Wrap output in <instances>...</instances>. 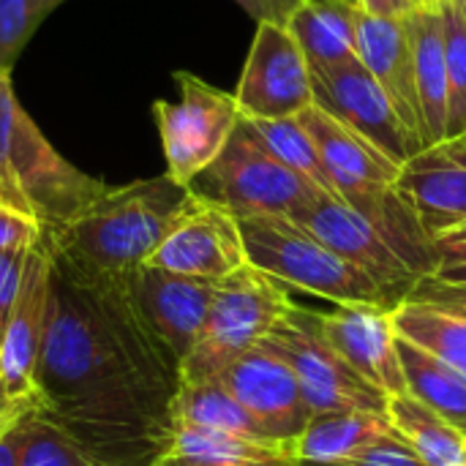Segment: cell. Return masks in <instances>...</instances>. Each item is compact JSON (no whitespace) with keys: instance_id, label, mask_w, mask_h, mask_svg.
Wrapping results in <instances>:
<instances>
[{"instance_id":"1","label":"cell","mask_w":466,"mask_h":466,"mask_svg":"<svg viewBox=\"0 0 466 466\" xmlns=\"http://www.w3.org/2000/svg\"><path fill=\"white\" fill-rule=\"evenodd\" d=\"M177 388L180 363L142 328L120 279L82 276L52 257L35 410L98 466H153L175 434Z\"/></svg>"},{"instance_id":"2","label":"cell","mask_w":466,"mask_h":466,"mask_svg":"<svg viewBox=\"0 0 466 466\" xmlns=\"http://www.w3.org/2000/svg\"><path fill=\"white\" fill-rule=\"evenodd\" d=\"M188 199L191 188L167 172L128 186H106L68 224L46 232L49 251L82 276L126 279L150 262Z\"/></svg>"},{"instance_id":"3","label":"cell","mask_w":466,"mask_h":466,"mask_svg":"<svg viewBox=\"0 0 466 466\" xmlns=\"http://www.w3.org/2000/svg\"><path fill=\"white\" fill-rule=\"evenodd\" d=\"M106 191V183L66 161L19 106L11 74H0V205L55 232Z\"/></svg>"},{"instance_id":"4","label":"cell","mask_w":466,"mask_h":466,"mask_svg":"<svg viewBox=\"0 0 466 466\" xmlns=\"http://www.w3.org/2000/svg\"><path fill=\"white\" fill-rule=\"evenodd\" d=\"M248 265L279 279L289 289H300L336 306H385L399 303L360 268L328 248L317 235L287 216L240 218Z\"/></svg>"},{"instance_id":"5","label":"cell","mask_w":466,"mask_h":466,"mask_svg":"<svg viewBox=\"0 0 466 466\" xmlns=\"http://www.w3.org/2000/svg\"><path fill=\"white\" fill-rule=\"evenodd\" d=\"M292 306L289 287L254 265L216 281L208 319L180 363V382L218 380L238 358L262 344Z\"/></svg>"},{"instance_id":"6","label":"cell","mask_w":466,"mask_h":466,"mask_svg":"<svg viewBox=\"0 0 466 466\" xmlns=\"http://www.w3.org/2000/svg\"><path fill=\"white\" fill-rule=\"evenodd\" d=\"M188 188L199 199L229 210L238 221L259 216L289 218L322 191L273 156L246 117H240L218 158Z\"/></svg>"},{"instance_id":"7","label":"cell","mask_w":466,"mask_h":466,"mask_svg":"<svg viewBox=\"0 0 466 466\" xmlns=\"http://www.w3.org/2000/svg\"><path fill=\"white\" fill-rule=\"evenodd\" d=\"M265 341L292 366L311 412H388V396L352 371L325 339L319 311L292 306Z\"/></svg>"},{"instance_id":"8","label":"cell","mask_w":466,"mask_h":466,"mask_svg":"<svg viewBox=\"0 0 466 466\" xmlns=\"http://www.w3.org/2000/svg\"><path fill=\"white\" fill-rule=\"evenodd\" d=\"M175 82L180 98H158L153 115L161 134L167 175L180 186H191L194 177L218 158L243 115L235 93H224L188 71H175Z\"/></svg>"},{"instance_id":"9","label":"cell","mask_w":466,"mask_h":466,"mask_svg":"<svg viewBox=\"0 0 466 466\" xmlns=\"http://www.w3.org/2000/svg\"><path fill=\"white\" fill-rule=\"evenodd\" d=\"M235 101L248 120L298 117L314 106L311 71L287 25H257Z\"/></svg>"},{"instance_id":"10","label":"cell","mask_w":466,"mask_h":466,"mask_svg":"<svg viewBox=\"0 0 466 466\" xmlns=\"http://www.w3.org/2000/svg\"><path fill=\"white\" fill-rule=\"evenodd\" d=\"M311 87L319 109L352 128L393 164L401 167L423 150L420 139L404 126L393 101L360 60L328 74H311Z\"/></svg>"},{"instance_id":"11","label":"cell","mask_w":466,"mask_h":466,"mask_svg":"<svg viewBox=\"0 0 466 466\" xmlns=\"http://www.w3.org/2000/svg\"><path fill=\"white\" fill-rule=\"evenodd\" d=\"M120 287L142 328L177 363H183L208 319L216 281L142 265L139 270L120 279Z\"/></svg>"},{"instance_id":"12","label":"cell","mask_w":466,"mask_h":466,"mask_svg":"<svg viewBox=\"0 0 466 466\" xmlns=\"http://www.w3.org/2000/svg\"><path fill=\"white\" fill-rule=\"evenodd\" d=\"M147 265L177 276L221 281L248 265L240 221L229 210L199 199L191 191L186 210L177 216Z\"/></svg>"},{"instance_id":"13","label":"cell","mask_w":466,"mask_h":466,"mask_svg":"<svg viewBox=\"0 0 466 466\" xmlns=\"http://www.w3.org/2000/svg\"><path fill=\"white\" fill-rule=\"evenodd\" d=\"M289 218L317 235L339 257L369 273L396 303H404L418 287L420 276H415L410 265L388 246V240L339 197L319 191Z\"/></svg>"},{"instance_id":"14","label":"cell","mask_w":466,"mask_h":466,"mask_svg":"<svg viewBox=\"0 0 466 466\" xmlns=\"http://www.w3.org/2000/svg\"><path fill=\"white\" fill-rule=\"evenodd\" d=\"M218 380L273 442L295 448L314 412L292 366L268 341L238 358Z\"/></svg>"},{"instance_id":"15","label":"cell","mask_w":466,"mask_h":466,"mask_svg":"<svg viewBox=\"0 0 466 466\" xmlns=\"http://www.w3.org/2000/svg\"><path fill=\"white\" fill-rule=\"evenodd\" d=\"M396 191L431 240L466 227V134L434 142L401 164Z\"/></svg>"},{"instance_id":"16","label":"cell","mask_w":466,"mask_h":466,"mask_svg":"<svg viewBox=\"0 0 466 466\" xmlns=\"http://www.w3.org/2000/svg\"><path fill=\"white\" fill-rule=\"evenodd\" d=\"M49 298H52V251L38 243L25 268V279L3 328V385L8 396L19 404L35 410V371L49 325Z\"/></svg>"},{"instance_id":"17","label":"cell","mask_w":466,"mask_h":466,"mask_svg":"<svg viewBox=\"0 0 466 466\" xmlns=\"http://www.w3.org/2000/svg\"><path fill=\"white\" fill-rule=\"evenodd\" d=\"M390 314L385 306H336L319 314V328L336 352L388 399L407 393Z\"/></svg>"},{"instance_id":"18","label":"cell","mask_w":466,"mask_h":466,"mask_svg":"<svg viewBox=\"0 0 466 466\" xmlns=\"http://www.w3.org/2000/svg\"><path fill=\"white\" fill-rule=\"evenodd\" d=\"M358 57L382 85L404 126L426 147L407 16H374L358 5Z\"/></svg>"},{"instance_id":"19","label":"cell","mask_w":466,"mask_h":466,"mask_svg":"<svg viewBox=\"0 0 466 466\" xmlns=\"http://www.w3.org/2000/svg\"><path fill=\"white\" fill-rule=\"evenodd\" d=\"M309 71L328 74L358 63V3L319 0L303 3L287 22Z\"/></svg>"},{"instance_id":"20","label":"cell","mask_w":466,"mask_h":466,"mask_svg":"<svg viewBox=\"0 0 466 466\" xmlns=\"http://www.w3.org/2000/svg\"><path fill=\"white\" fill-rule=\"evenodd\" d=\"M415 57V87L423 120L426 147L445 139L448 126V66H445V22L440 8H412L407 14Z\"/></svg>"},{"instance_id":"21","label":"cell","mask_w":466,"mask_h":466,"mask_svg":"<svg viewBox=\"0 0 466 466\" xmlns=\"http://www.w3.org/2000/svg\"><path fill=\"white\" fill-rule=\"evenodd\" d=\"M153 466H300L292 445L243 440L177 423L169 448Z\"/></svg>"},{"instance_id":"22","label":"cell","mask_w":466,"mask_h":466,"mask_svg":"<svg viewBox=\"0 0 466 466\" xmlns=\"http://www.w3.org/2000/svg\"><path fill=\"white\" fill-rule=\"evenodd\" d=\"M388 412H314L306 431L295 442L300 461H339L360 453L371 442L393 434Z\"/></svg>"},{"instance_id":"23","label":"cell","mask_w":466,"mask_h":466,"mask_svg":"<svg viewBox=\"0 0 466 466\" xmlns=\"http://www.w3.org/2000/svg\"><path fill=\"white\" fill-rule=\"evenodd\" d=\"M396 336L440 358L466 377V311L407 298L393 309Z\"/></svg>"},{"instance_id":"24","label":"cell","mask_w":466,"mask_h":466,"mask_svg":"<svg viewBox=\"0 0 466 466\" xmlns=\"http://www.w3.org/2000/svg\"><path fill=\"white\" fill-rule=\"evenodd\" d=\"M388 420L426 466H466V434L410 393L388 399Z\"/></svg>"},{"instance_id":"25","label":"cell","mask_w":466,"mask_h":466,"mask_svg":"<svg viewBox=\"0 0 466 466\" xmlns=\"http://www.w3.org/2000/svg\"><path fill=\"white\" fill-rule=\"evenodd\" d=\"M404 385L412 399L434 410L440 418L453 423L466 434V377L442 363L440 358L429 355L426 350L410 344L399 336L396 341Z\"/></svg>"},{"instance_id":"26","label":"cell","mask_w":466,"mask_h":466,"mask_svg":"<svg viewBox=\"0 0 466 466\" xmlns=\"http://www.w3.org/2000/svg\"><path fill=\"white\" fill-rule=\"evenodd\" d=\"M172 418L177 423L243 437L273 442L265 429L240 407V401L224 388L221 380H202V382H180L177 396L172 401Z\"/></svg>"},{"instance_id":"27","label":"cell","mask_w":466,"mask_h":466,"mask_svg":"<svg viewBox=\"0 0 466 466\" xmlns=\"http://www.w3.org/2000/svg\"><path fill=\"white\" fill-rule=\"evenodd\" d=\"M11 434L16 445V466H98L38 410H25Z\"/></svg>"},{"instance_id":"28","label":"cell","mask_w":466,"mask_h":466,"mask_svg":"<svg viewBox=\"0 0 466 466\" xmlns=\"http://www.w3.org/2000/svg\"><path fill=\"white\" fill-rule=\"evenodd\" d=\"M248 120V117H246ZM254 131L262 137V142L270 147L273 156H279L287 167H292L298 175H303L309 183L322 188L325 194L336 197V188L330 183V175L322 164V156L317 150V142L311 139L309 128L300 123V117H279V120H248Z\"/></svg>"},{"instance_id":"29","label":"cell","mask_w":466,"mask_h":466,"mask_svg":"<svg viewBox=\"0 0 466 466\" xmlns=\"http://www.w3.org/2000/svg\"><path fill=\"white\" fill-rule=\"evenodd\" d=\"M445 66H448V126L445 139L466 134V19L459 0L442 3Z\"/></svg>"},{"instance_id":"30","label":"cell","mask_w":466,"mask_h":466,"mask_svg":"<svg viewBox=\"0 0 466 466\" xmlns=\"http://www.w3.org/2000/svg\"><path fill=\"white\" fill-rule=\"evenodd\" d=\"M63 0H0V74H11L16 57Z\"/></svg>"},{"instance_id":"31","label":"cell","mask_w":466,"mask_h":466,"mask_svg":"<svg viewBox=\"0 0 466 466\" xmlns=\"http://www.w3.org/2000/svg\"><path fill=\"white\" fill-rule=\"evenodd\" d=\"M300 466H426L415 451L393 431L377 442H371L369 448H363L360 453L350 456V459H339V461H300Z\"/></svg>"},{"instance_id":"32","label":"cell","mask_w":466,"mask_h":466,"mask_svg":"<svg viewBox=\"0 0 466 466\" xmlns=\"http://www.w3.org/2000/svg\"><path fill=\"white\" fill-rule=\"evenodd\" d=\"M426 279L445 287H466V227L434 240V270Z\"/></svg>"},{"instance_id":"33","label":"cell","mask_w":466,"mask_h":466,"mask_svg":"<svg viewBox=\"0 0 466 466\" xmlns=\"http://www.w3.org/2000/svg\"><path fill=\"white\" fill-rule=\"evenodd\" d=\"M33 248H11V251H0V336L3 328L11 317V309L16 303L22 279H25V268H27V257Z\"/></svg>"},{"instance_id":"34","label":"cell","mask_w":466,"mask_h":466,"mask_svg":"<svg viewBox=\"0 0 466 466\" xmlns=\"http://www.w3.org/2000/svg\"><path fill=\"white\" fill-rule=\"evenodd\" d=\"M44 238L46 232L35 218L0 205V251L35 248L38 243H44Z\"/></svg>"},{"instance_id":"35","label":"cell","mask_w":466,"mask_h":466,"mask_svg":"<svg viewBox=\"0 0 466 466\" xmlns=\"http://www.w3.org/2000/svg\"><path fill=\"white\" fill-rule=\"evenodd\" d=\"M410 298L440 303V306H453V309H464L466 311V287H445V284H437L431 279H420Z\"/></svg>"},{"instance_id":"36","label":"cell","mask_w":466,"mask_h":466,"mask_svg":"<svg viewBox=\"0 0 466 466\" xmlns=\"http://www.w3.org/2000/svg\"><path fill=\"white\" fill-rule=\"evenodd\" d=\"M358 5L366 11V14H374V16H407L415 5L410 0H358Z\"/></svg>"},{"instance_id":"37","label":"cell","mask_w":466,"mask_h":466,"mask_svg":"<svg viewBox=\"0 0 466 466\" xmlns=\"http://www.w3.org/2000/svg\"><path fill=\"white\" fill-rule=\"evenodd\" d=\"M243 11H248L254 19H257V25L259 22H276V25H287L284 22V16L279 14V8H276V3L273 0H235Z\"/></svg>"},{"instance_id":"38","label":"cell","mask_w":466,"mask_h":466,"mask_svg":"<svg viewBox=\"0 0 466 466\" xmlns=\"http://www.w3.org/2000/svg\"><path fill=\"white\" fill-rule=\"evenodd\" d=\"M25 410H33V407H27V404H19V401H14L11 396H8V390H5V385H3V380H0V431H5Z\"/></svg>"},{"instance_id":"39","label":"cell","mask_w":466,"mask_h":466,"mask_svg":"<svg viewBox=\"0 0 466 466\" xmlns=\"http://www.w3.org/2000/svg\"><path fill=\"white\" fill-rule=\"evenodd\" d=\"M14 423L5 431H0V466H16V445H14V434H11Z\"/></svg>"},{"instance_id":"40","label":"cell","mask_w":466,"mask_h":466,"mask_svg":"<svg viewBox=\"0 0 466 466\" xmlns=\"http://www.w3.org/2000/svg\"><path fill=\"white\" fill-rule=\"evenodd\" d=\"M410 3H412L415 8H440L445 0H410Z\"/></svg>"},{"instance_id":"41","label":"cell","mask_w":466,"mask_h":466,"mask_svg":"<svg viewBox=\"0 0 466 466\" xmlns=\"http://www.w3.org/2000/svg\"><path fill=\"white\" fill-rule=\"evenodd\" d=\"M0 377H3V336H0Z\"/></svg>"},{"instance_id":"42","label":"cell","mask_w":466,"mask_h":466,"mask_svg":"<svg viewBox=\"0 0 466 466\" xmlns=\"http://www.w3.org/2000/svg\"><path fill=\"white\" fill-rule=\"evenodd\" d=\"M461 3V11H464V19H466V0H459Z\"/></svg>"},{"instance_id":"43","label":"cell","mask_w":466,"mask_h":466,"mask_svg":"<svg viewBox=\"0 0 466 466\" xmlns=\"http://www.w3.org/2000/svg\"><path fill=\"white\" fill-rule=\"evenodd\" d=\"M306 3H319V0H306ZM350 3H358V0H350Z\"/></svg>"}]
</instances>
